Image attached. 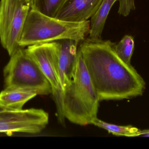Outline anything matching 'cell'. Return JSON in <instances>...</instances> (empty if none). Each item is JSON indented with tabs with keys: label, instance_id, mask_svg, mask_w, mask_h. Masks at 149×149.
<instances>
[{
	"label": "cell",
	"instance_id": "17",
	"mask_svg": "<svg viewBox=\"0 0 149 149\" xmlns=\"http://www.w3.org/2000/svg\"><path fill=\"white\" fill-rule=\"evenodd\" d=\"M5 109H7V108H5L3 107L0 105V112L1 111H3V110H5Z\"/></svg>",
	"mask_w": 149,
	"mask_h": 149
},
{
	"label": "cell",
	"instance_id": "15",
	"mask_svg": "<svg viewBox=\"0 0 149 149\" xmlns=\"http://www.w3.org/2000/svg\"><path fill=\"white\" fill-rule=\"evenodd\" d=\"M140 136L149 137V129L142 130L141 134Z\"/></svg>",
	"mask_w": 149,
	"mask_h": 149
},
{
	"label": "cell",
	"instance_id": "13",
	"mask_svg": "<svg viewBox=\"0 0 149 149\" xmlns=\"http://www.w3.org/2000/svg\"><path fill=\"white\" fill-rule=\"evenodd\" d=\"M66 0H33L31 8L55 17Z\"/></svg>",
	"mask_w": 149,
	"mask_h": 149
},
{
	"label": "cell",
	"instance_id": "1",
	"mask_svg": "<svg viewBox=\"0 0 149 149\" xmlns=\"http://www.w3.org/2000/svg\"><path fill=\"white\" fill-rule=\"evenodd\" d=\"M115 44L110 40L88 38L79 47L100 101L141 96L146 87L135 69L118 57Z\"/></svg>",
	"mask_w": 149,
	"mask_h": 149
},
{
	"label": "cell",
	"instance_id": "14",
	"mask_svg": "<svg viewBox=\"0 0 149 149\" xmlns=\"http://www.w3.org/2000/svg\"><path fill=\"white\" fill-rule=\"evenodd\" d=\"M134 38L126 35L117 44L115 45V50L118 57L126 64H131V59L134 50Z\"/></svg>",
	"mask_w": 149,
	"mask_h": 149
},
{
	"label": "cell",
	"instance_id": "2",
	"mask_svg": "<svg viewBox=\"0 0 149 149\" xmlns=\"http://www.w3.org/2000/svg\"><path fill=\"white\" fill-rule=\"evenodd\" d=\"M100 99L79 50L73 78L56 103L62 124L65 119L80 126L92 124L97 118Z\"/></svg>",
	"mask_w": 149,
	"mask_h": 149
},
{
	"label": "cell",
	"instance_id": "4",
	"mask_svg": "<svg viewBox=\"0 0 149 149\" xmlns=\"http://www.w3.org/2000/svg\"><path fill=\"white\" fill-rule=\"evenodd\" d=\"M10 57L3 70L5 88L31 91L37 95L52 94L49 82L27 49L20 47Z\"/></svg>",
	"mask_w": 149,
	"mask_h": 149
},
{
	"label": "cell",
	"instance_id": "9",
	"mask_svg": "<svg viewBox=\"0 0 149 149\" xmlns=\"http://www.w3.org/2000/svg\"><path fill=\"white\" fill-rule=\"evenodd\" d=\"M58 42L59 43V81L61 93L70 84L73 78L79 50L78 45L80 43L72 39H63Z\"/></svg>",
	"mask_w": 149,
	"mask_h": 149
},
{
	"label": "cell",
	"instance_id": "10",
	"mask_svg": "<svg viewBox=\"0 0 149 149\" xmlns=\"http://www.w3.org/2000/svg\"><path fill=\"white\" fill-rule=\"evenodd\" d=\"M102 0H66L56 18L70 22H83L91 18Z\"/></svg>",
	"mask_w": 149,
	"mask_h": 149
},
{
	"label": "cell",
	"instance_id": "8",
	"mask_svg": "<svg viewBox=\"0 0 149 149\" xmlns=\"http://www.w3.org/2000/svg\"><path fill=\"white\" fill-rule=\"evenodd\" d=\"M117 1L120 3L118 13L120 15L127 16L131 10H135V0H102L99 8L91 18L88 38L92 40L101 39L109 11Z\"/></svg>",
	"mask_w": 149,
	"mask_h": 149
},
{
	"label": "cell",
	"instance_id": "6",
	"mask_svg": "<svg viewBox=\"0 0 149 149\" xmlns=\"http://www.w3.org/2000/svg\"><path fill=\"white\" fill-rule=\"evenodd\" d=\"M49 122V114L42 109H5L0 112V134H39Z\"/></svg>",
	"mask_w": 149,
	"mask_h": 149
},
{
	"label": "cell",
	"instance_id": "11",
	"mask_svg": "<svg viewBox=\"0 0 149 149\" xmlns=\"http://www.w3.org/2000/svg\"><path fill=\"white\" fill-rule=\"evenodd\" d=\"M36 95L31 91L5 88L0 92V105L7 109L21 110L25 103Z\"/></svg>",
	"mask_w": 149,
	"mask_h": 149
},
{
	"label": "cell",
	"instance_id": "5",
	"mask_svg": "<svg viewBox=\"0 0 149 149\" xmlns=\"http://www.w3.org/2000/svg\"><path fill=\"white\" fill-rule=\"evenodd\" d=\"M31 7L24 0L0 1V41L10 56L19 43Z\"/></svg>",
	"mask_w": 149,
	"mask_h": 149
},
{
	"label": "cell",
	"instance_id": "16",
	"mask_svg": "<svg viewBox=\"0 0 149 149\" xmlns=\"http://www.w3.org/2000/svg\"><path fill=\"white\" fill-rule=\"evenodd\" d=\"M24 1L28 5L30 6V7H31L33 0H24Z\"/></svg>",
	"mask_w": 149,
	"mask_h": 149
},
{
	"label": "cell",
	"instance_id": "7",
	"mask_svg": "<svg viewBox=\"0 0 149 149\" xmlns=\"http://www.w3.org/2000/svg\"><path fill=\"white\" fill-rule=\"evenodd\" d=\"M27 50L49 82L56 103L61 94L58 66L59 43L56 41L34 45L28 46Z\"/></svg>",
	"mask_w": 149,
	"mask_h": 149
},
{
	"label": "cell",
	"instance_id": "3",
	"mask_svg": "<svg viewBox=\"0 0 149 149\" xmlns=\"http://www.w3.org/2000/svg\"><path fill=\"white\" fill-rule=\"evenodd\" d=\"M90 21L70 22L45 15L30 9L19 41L20 47L72 39L85 40L90 30Z\"/></svg>",
	"mask_w": 149,
	"mask_h": 149
},
{
	"label": "cell",
	"instance_id": "12",
	"mask_svg": "<svg viewBox=\"0 0 149 149\" xmlns=\"http://www.w3.org/2000/svg\"><path fill=\"white\" fill-rule=\"evenodd\" d=\"M92 124L107 130L109 133L116 136L136 137L140 136L142 132L141 129L131 125L118 126L107 123L97 118L93 121Z\"/></svg>",
	"mask_w": 149,
	"mask_h": 149
}]
</instances>
